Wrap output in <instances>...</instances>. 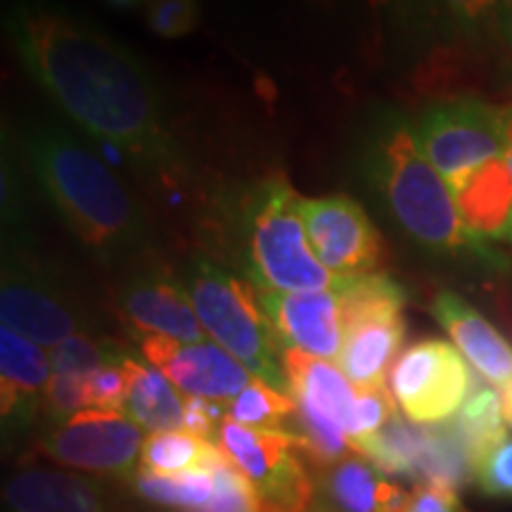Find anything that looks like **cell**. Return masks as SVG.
<instances>
[{"label": "cell", "instance_id": "obj_1", "mask_svg": "<svg viewBox=\"0 0 512 512\" xmlns=\"http://www.w3.org/2000/svg\"><path fill=\"white\" fill-rule=\"evenodd\" d=\"M3 22L22 67L74 126L147 181L169 190L190 181L162 91L131 50L53 0H12Z\"/></svg>", "mask_w": 512, "mask_h": 512}, {"label": "cell", "instance_id": "obj_2", "mask_svg": "<svg viewBox=\"0 0 512 512\" xmlns=\"http://www.w3.org/2000/svg\"><path fill=\"white\" fill-rule=\"evenodd\" d=\"M358 169L396 228L437 256L498 264L494 249L460 219L444 176L422 152L415 121L392 107L370 114L358 138Z\"/></svg>", "mask_w": 512, "mask_h": 512}, {"label": "cell", "instance_id": "obj_3", "mask_svg": "<svg viewBox=\"0 0 512 512\" xmlns=\"http://www.w3.org/2000/svg\"><path fill=\"white\" fill-rule=\"evenodd\" d=\"M19 145L38 188L91 252L107 261L147 252L150 223L140 202L74 133L31 121Z\"/></svg>", "mask_w": 512, "mask_h": 512}, {"label": "cell", "instance_id": "obj_4", "mask_svg": "<svg viewBox=\"0 0 512 512\" xmlns=\"http://www.w3.org/2000/svg\"><path fill=\"white\" fill-rule=\"evenodd\" d=\"M190 302L207 335L238 358L256 380L290 394L283 366V344L261 309L252 280L228 271L207 256H195L183 278Z\"/></svg>", "mask_w": 512, "mask_h": 512}, {"label": "cell", "instance_id": "obj_5", "mask_svg": "<svg viewBox=\"0 0 512 512\" xmlns=\"http://www.w3.org/2000/svg\"><path fill=\"white\" fill-rule=\"evenodd\" d=\"M247 273L256 290H339L344 278L328 271L313 254L299 211V195L285 176L256 185L245 204Z\"/></svg>", "mask_w": 512, "mask_h": 512}, {"label": "cell", "instance_id": "obj_6", "mask_svg": "<svg viewBox=\"0 0 512 512\" xmlns=\"http://www.w3.org/2000/svg\"><path fill=\"white\" fill-rule=\"evenodd\" d=\"M339 297L344 325L339 368L356 387L384 384L406 339V290L387 273H368L344 278Z\"/></svg>", "mask_w": 512, "mask_h": 512}, {"label": "cell", "instance_id": "obj_7", "mask_svg": "<svg viewBox=\"0 0 512 512\" xmlns=\"http://www.w3.org/2000/svg\"><path fill=\"white\" fill-rule=\"evenodd\" d=\"M216 446L254 484L264 512H309L313 479L302 460V446L290 432L256 430L223 420Z\"/></svg>", "mask_w": 512, "mask_h": 512}, {"label": "cell", "instance_id": "obj_8", "mask_svg": "<svg viewBox=\"0 0 512 512\" xmlns=\"http://www.w3.org/2000/svg\"><path fill=\"white\" fill-rule=\"evenodd\" d=\"M422 152L446 183L503 157L501 110L479 98L434 102L415 121Z\"/></svg>", "mask_w": 512, "mask_h": 512}, {"label": "cell", "instance_id": "obj_9", "mask_svg": "<svg viewBox=\"0 0 512 512\" xmlns=\"http://www.w3.org/2000/svg\"><path fill=\"white\" fill-rule=\"evenodd\" d=\"M470 387L472 375L463 354L444 339L413 344L389 370V389L415 425L451 420L470 396Z\"/></svg>", "mask_w": 512, "mask_h": 512}, {"label": "cell", "instance_id": "obj_10", "mask_svg": "<svg viewBox=\"0 0 512 512\" xmlns=\"http://www.w3.org/2000/svg\"><path fill=\"white\" fill-rule=\"evenodd\" d=\"M3 328L31 339L38 347L55 349L64 339L79 335V316L50 275L29 256L3 252L0 280Z\"/></svg>", "mask_w": 512, "mask_h": 512}, {"label": "cell", "instance_id": "obj_11", "mask_svg": "<svg viewBox=\"0 0 512 512\" xmlns=\"http://www.w3.org/2000/svg\"><path fill=\"white\" fill-rule=\"evenodd\" d=\"M299 211L313 254L339 278L375 273L384 259V240L361 202L349 195L306 200Z\"/></svg>", "mask_w": 512, "mask_h": 512}, {"label": "cell", "instance_id": "obj_12", "mask_svg": "<svg viewBox=\"0 0 512 512\" xmlns=\"http://www.w3.org/2000/svg\"><path fill=\"white\" fill-rule=\"evenodd\" d=\"M143 427L117 411H86L60 422L43 439V451L57 463L98 475H128L143 451Z\"/></svg>", "mask_w": 512, "mask_h": 512}, {"label": "cell", "instance_id": "obj_13", "mask_svg": "<svg viewBox=\"0 0 512 512\" xmlns=\"http://www.w3.org/2000/svg\"><path fill=\"white\" fill-rule=\"evenodd\" d=\"M140 351L150 366L188 396L230 403L254 380L238 358L207 339L185 344L169 337H143Z\"/></svg>", "mask_w": 512, "mask_h": 512}, {"label": "cell", "instance_id": "obj_14", "mask_svg": "<svg viewBox=\"0 0 512 512\" xmlns=\"http://www.w3.org/2000/svg\"><path fill=\"white\" fill-rule=\"evenodd\" d=\"M259 292L261 309L273 325L283 349H299L306 354L339 358L344 342L342 297L339 290L323 292Z\"/></svg>", "mask_w": 512, "mask_h": 512}, {"label": "cell", "instance_id": "obj_15", "mask_svg": "<svg viewBox=\"0 0 512 512\" xmlns=\"http://www.w3.org/2000/svg\"><path fill=\"white\" fill-rule=\"evenodd\" d=\"M119 304L126 323L143 337H169L185 344L207 337L185 285L166 271H145L128 280Z\"/></svg>", "mask_w": 512, "mask_h": 512}, {"label": "cell", "instance_id": "obj_16", "mask_svg": "<svg viewBox=\"0 0 512 512\" xmlns=\"http://www.w3.org/2000/svg\"><path fill=\"white\" fill-rule=\"evenodd\" d=\"M368 10L384 53L396 60H434L456 46L441 0H368Z\"/></svg>", "mask_w": 512, "mask_h": 512}, {"label": "cell", "instance_id": "obj_17", "mask_svg": "<svg viewBox=\"0 0 512 512\" xmlns=\"http://www.w3.org/2000/svg\"><path fill=\"white\" fill-rule=\"evenodd\" d=\"M432 316L479 377L498 389L512 382V344L475 306L467 304L460 294L444 290L434 297Z\"/></svg>", "mask_w": 512, "mask_h": 512}, {"label": "cell", "instance_id": "obj_18", "mask_svg": "<svg viewBox=\"0 0 512 512\" xmlns=\"http://www.w3.org/2000/svg\"><path fill=\"white\" fill-rule=\"evenodd\" d=\"M406 498L368 458L347 456L318 475L311 512H399Z\"/></svg>", "mask_w": 512, "mask_h": 512}, {"label": "cell", "instance_id": "obj_19", "mask_svg": "<svg viewBox=\"0 0 512 512\" xmlns=\"http://www.w3.org/2000/svg\"><path fill=\"white\" fill-rule=\"evenodd\" d=\"M448 188L470 233L484 242H512V171L503 157L467 171Z\"/></svg>", "mask_w": 512, "mask_h": 512}, {"label": "cell", "instance_id": "obj_20", "mask_svg": "<svg viewBox=\"0 0 512 512\" xmlns=\"http://www.w3.org/2000/svg\"><path fill=\"white\" fill-rule=\"evenodd\" d=\"M283 366L297 411L328 420L347 432L358 389L342 368L299 349L283 351Z\"/></svg>", "mask_w": 512, "mask_h": 512}, {"label": "cell", "instance_id": "obj_21", "mask_svg": "<svg viewBox=\"0 0 512 512\" xmlns=\"http://www.w3.org/2000/svg\"><path fill=\"white\" fill-rule=\"evenodd\" d=\"M50 356L10 328L0 330V401L3 420L29 425L50 382Z\"/></svg>", "mask_w": 512, "mask_h": 512}, {"label": "cell", "instance_id": "obj_22", "mask_svg": "<svg viewBox=\"0 0 512 512\" xmlns=\"http://www.w3.org/2000/svg\"><path fill=\"white\" fill-rule=\"evenodd\" d=\"M5 496L15 512H102L98 489L64 472H19L10 479Z\"/></svg>", "mask_w": 512, "mask_h": 512}, {"label": "cell", "instance_id": "obj_23", "mask_svg": "<svg viewBox=\"0 0 512 512\" xmlns=\"http://www.w3.org/2000/svg\"><path fill=\"white\" fill-rule=\"evenodd\" d=\"M128 392L124 411L136 425L150 432H169L183 427V401L169 377L155 366L128 358L124 361Z\"/></svg>", "mask_w": 512, "mask_h": 512}, {"label": "cell", "instance_id": "obj_24", "mask_svg": "<svg viewBox=\"0 0 512 512\" xmlns=\"http://www.w3.org/2000/svg\"><path fill=\"white\" fill-rule=\"evenodd\" d=\"M456 46L512 53V0H441Z\"/></svg>", "mask_w": 512, "mask_h": 512}, {"label": "cell", "instance_id": "obj_25", "mask_svg": "<svg viewBox=\"0 0 512 512\" xmlns=\"http://www.w3.org/2000/svg\"><path fill=\"white\" fill-rule=\"evenodd\" d=\"M425 441L427 425H415V422L396 413L380 432L356 444L354 451L380 467L384 475L420 479Z\"/></svg>", "mask_w": 512, "mask_h": 512}, {"label": "cell", "instance_id": "obj_26", "mask_svg": "<svg viewBox=\"0 0 512 512\" xmlns=\"http://www.w3.org/2000/svg\"><path fill=\"white\" fill-rule=\"evenodd\" d=\"M505 425L508 422L503 418L501 396L496 389L477 384L458 411L456 422H453V430H456L460 444L470 458L472 470L508 439Z\"/></svg>", "mask_w": 512, "mask_h": 512}, {"label": "cell", "instance_id": "obj_27", "mask_svg": "<svg viewBox=\"0 0 512 512\" xmlns=\"http://www.w3.org/2000/svg\"><path fill=\"white\" fill-rule=\"evenodd\" d=\"M221 456V448L185 430L152 432L140 451V472L174 477L185 472L209 470Z\"/></svg>", "mask_w": 512, "mask_h": 512}, {"label": "cell", "instance_id": "obj_28", "mask_svg": "<svg viewBox=\"0 0 512 512\" xmlns=\"http://www.w3.org/2000/svg\"><path fill=\"white\" fill-rule=\"evenodd\" d=\"M226 411L230 420L245 427L290 432L297 406L290 394L254 377L233 401L226 403Z\"/></svg>", "mask_w": 512, "mask_h": 512}, {"label": "cell", "instance_id": "obj_29", "mask_svg": "<svg viewBox=\"0 0 512 512\" xmlns=\"http://www.w3.org/2000/svg\"><path fill=\"white\" fill-rule=\"evenodd\" d=\"M136 491L147 501L188 512L209 503L211 494H214V475L209 470L185 472V475L174 477L138 472Z\"/></svg>", "mask_w": 512, "mask_h": 512}, {"label": "cell", "instance_id": "obj_30", "mask_svg": "<svg viewBox=\"0 0 512 512\" xmlns=\"http://www.w3.org/2000/svg\"><path fill=\"white\" fill-rule=\"evenodd\" d=\"M209 472L214 475V494L202 508L188 512H264L254 484L230 463L226 453L221 451Z\"/></svg>", "mask_w": 512, "mask_h": 512}, {"label": "cell", "instance_id": "obj_31", "mask_svg": "<svg viewBox=\"0 0 512 512\" xmlns=\"http://www.w3.org/2000/svg\"><path fill=\"white\" fill-rule=\"evenodd\" d=\"M124 358L126 356L110 342H95V339L74 335L50 351V366H53V373L62 375H91L107 363H119Z\"/></svg>", "mask_w": 512, "mask_h": 512}, {"label": "cell", "instance_id": "obj_32", "mask_svg": "<svg viewBox=\"0 0 512 512\" xmlns=\"http://www.w3.org/2000/svg\"><path fill=\"white\" fill-rule=\"evenodd\" d=\"M356 403L354 411H351L349 425H347V437L351 446L366 441L373 437L387 425L389 420L396 415V399L394 394L387 389V382L375 384V387H356Z\"/></svg>", "mask_w": 512, "mask_h": 512}, {"label": "cell", "instance_id": "obj_33", "mask_svg": "<svg viewBox=\"0 0 512 512\" xmlns=\"http://www.w3.org/2000/svg\"><path fill=\"white\" fill-rule=\"evenodd\" d=\"M200 17V0H147L145 3L147 27L169 41L192 34L200 24Z\"/></svg>", "mask_w": 512, "mask_h": 512}, {"label": "cell", "instance_id": "obj_34", "mask_svg": "<svg viewBox=\"0 0 512 512\" xmlns=\"http://www.w3.org/2000/svg\"><path fill=\"white\" fill-rule=\"evenodd\" d=\"M46 413L57 425L69 420L72 415L88 408V375H62L53 373L46 394H43Z\"/></svg>", "mask_w": 512, "mask_h": 512}, {"label": "cell", "instance_id": "obj_35", "mask_svg": "<svg viewBox=\"0 0 512 512\" xmlns=\"http://www.w3.org/2000/svg\"><path fill=\"white\" fill-rule=\"evenodd\" d=\"M124 361L107 363V366H102L88 375V408L117 413L124 411L128 392Z\"/></svg>", "mask_w": 512, "mask_h": 512}, {"label": "cell", "instance_id": "obj_36", "mask_svg": "<svg viewBox=\"0 0 512 512\" xmlns=\"http://www.w3.org/2000/svg\"><path fill=\"white\" fill-rule=\"evenodd\" d=\"M475 479L486 496L512 501V437L475 467Z\"/></svg>", "mask_w": 512, "mask_h": 512}, {"label": "cell", "instance_id": "obj_37", "mask_svg": "<svg viewBox=\"0 0 512 512\" xmlns=\"http://www.w3.org/2000/svg\"><path fill=\"white\" fill-rule=\"evenodd\" d=\"M228 411L219 406V401L200 399V396H185L183 401V430L195 434L204 441L216 444L219 430Z\"/></svg>", "mask_w": 512, "mask_h": 512}, {"label": "cell", "instance_id": "obj_38", "mask_svg": "<svg viewBox=\"0 0 512 512\" xmlns=\"http://www.w3.org/2000/svg\"><path fill=\"white\" fill-rule=\"evenodd\" d=\"M27 221V200H24V188L19 181L15 164L5 159L3 162V228L5 233L15 235Z\"/></svg>", "mask_w": 512, "mask_h": 512}, {"label": "cell", "instance_id": "obj_39", "mask_svg": "<svg viewBox=\"0 0 512 512\" xmlns=\"http://www.w3.org/2000/svg\"><path fill=\"white\" fill-rule=\"evenodd\" d=\"M399 512H460L456 491L437 484H422L411 491Z\"/></svg>", "mask_w": 512, "mask_h": 512}, {"label": "cell", "instance_id": "obj_40", "mask_svg": "<svg viewBox=\"0 0 512 512\" xmlns=\"http://www.w3.org/2000/svg\"><path fill=\"white\" fill-rule=\"evenodd\" d=\"M501 128H503V159L512 171V105L501 110Z\"/></svg>", "mask_w": 512, "mask_h": 512}, {"label": "cell", "instance_id": "obj_41", "mask_svg": "<svg viewBox=\"0 0 512 512\" xmlns=\"http://www.w3.org/2000/svg\"><path fill=\"white\" fill-rule=\"evenodd\" d=\"M498 396H501L503 418H505V422H508V425L512 427V382L498 389Z\"/></svg>", "mask_w": 512, "mask_h": 512}, {"label": "cell", "instance_id": "obj_42", "mask_svg": "<svg viewBox=\"0 0 512 512\" xmlns=\"http://www.w3.org/2000/svg\"><path fill=\"white\" fill-rule=\"evenodd\" d=\"M107 5H110L112 10H119V12H126V10H136L140 5H145L147 0H105Z\"/></svg>", "mask_w": 512, "mask_h": 512}, {"label": "cell", "instance_id": "obj_43", "mask_svg": "<svg viewBox=\"0 0 512 512\" xmlns=\"http://www.w3.org/2000/svg\"><path fill=\"white\" fill-rule=\"evenodd\" d=\"M313 5H335V0H309Z\"/></svg>", "mask_w": 512, "mask_h": 512}, {"label": "cell", "instance_id": "obj_44", "mask_svg": "<svg viewBox=\"0 0 512 512\" xmlns=\"http://www.w3.org/2000/svg\"><path fill=\"white\" fill-rule=\"evenodd\" d=\"M309 512H311V510H309Z\"/></svg>", "mask_w": 512, "mask_h": 512}]
</instances>
